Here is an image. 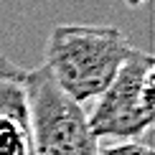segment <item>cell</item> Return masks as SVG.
<instances>
[{
  "label": "cell",
  "mask_w": 155,
  "mask_h": 155,
  "mask_svg": "<svg viewBox=\"0 0 155 155\" xmlns=\"http://www.w3.org/2000/svg\"><path fill=\"white\" fill-rule=\"evenodd\" d=\"M28 107L33 155H99L84 104L64 92L46 66L31 69Z\"/></svg>",
  "instance_id": "3"
},
{
  "label": "cell",
  "mask_w": 155,
  "mask_h": 155,
  "mask_svg": "<svg viewBox=\"0 0 155 155\" xmlns=\"http://www.w3.org/2000/svg\"><path fill=\"white\" fill-rule=\"evenodd\" d=\"M155 61L147 51L132 48L107 89L94 99L89 127L99 140H125L150 132L155 117Z\"/></svg>",
  "instance_id": "2"
},
{
  "label": "cell",
  "mask_w": 155,
  "mask_h": 155,
  "mask_svg": "<svg viewBox=\"0 0 155 155\" xmlns=\"http://www.w3.org/2000/svg\"><path fill=\"white\" fill-rule=\"evenodd\" d=\"M130 51L127 36L114 25L59 23L48 33L43 66L74 102L87 104L107 89Z\"/></svg>",
  "instance_id": "1"
},
{
  "label": "cell",
  "mask_w": 155,
  "mask_h": 155,
  "mask_svg": "<svg viewBox=\"0 0 155 155\" xmlns=\"http://www.w3.org/2000/svg\"><path fill=\"white\" fill-rule=\"evenodd\" d=\"M28 79L31 69L0 56V155H33Z\"/></svg>",
  "instance_id": "4"
},
{
  "label": "cell",
  "mask_w": 155,
  "mask_h": 155,
  "mask_svg": "<svg viewBox=\"0 0 155 155\" xmlns=\"http://www.w3.org/2000/svg\"><path fill=\"white\" fill-rule=\"evenodd\" d=\"M99 155H155L150 145V132L140 137H125V140H104L99 143Z\"/></svg>",
  "instance_id": "5"
}]
</instances>
